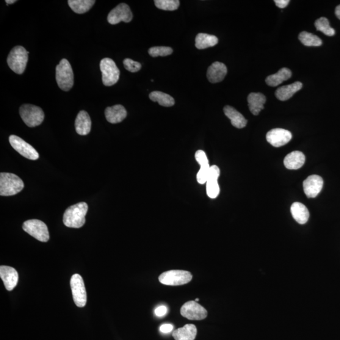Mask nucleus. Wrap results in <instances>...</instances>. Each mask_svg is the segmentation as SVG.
<instances>
[{
    "label": "nucleus",
    "instance_id": "9",
    "mask_svg": "<svg viewBox=\"0 0 340 340\" xmlns=\"http://www.w3.org/2000/svg\"><path fill=\"white\" fill-rule=\"evenodd\" d=\"M70 286L74 303L79 308H84L87 304V295L81 275L76 273L72 276Z\"/></svg>",
    "mask_w": 340,
    "mask_h": 340
},
{
    "label": "nucleus",
    "instance_id": "40",
    "mask_svg": "<svg viewBox=\"0 0 340 340\" xmlns=\"http://www.w3.org/2000/svg\"><path fill=\"white\" fill-rule=\"evenodd\" d=\"M16 2V0H6V3L7 5H11L15 4Z\"/></svg>",
    "mask_w": 340,
    "mask_h": 340
},
{
    "label": "nucleus",
    "instance_id": "12",
    "mask_svg": "<svg viewBox=\"0 0 340 340\" xmlns=\"http://www.w3.org/2000/svg\"><path fill=\"white\" fill-rule=\"evenodd\" d=\"M132 18H133V15L128 5L126 4H121L113 8L109 13L107 21L109 24L115 25L120 23L121 22L129 23L132 21Z\"/></svg>",
    "mask_w": 340,
    "mask_h": 340
},
{
    "label": "nucleus",
    "instance_id": "39",
    "mask_svg": "<svg viewBox=\"0 0 340 340\" xmlns=\"http://www.w3.org/2000/svg\"><path fill=\"white\" fill-rule=\"evenodd\" d=\"M335 14L337 16V18L340 20V5L336 8L335 9Z\"/></svg>",
    "mask_w": 340,
    "mask_h": 340
},
{
    "label": "nucleus",
    "instance_id": "17",
    "mask_svg": "<svg viewBox=\"0 0 340 340\" xmlns=\"http://www.w3.org/2000/svg\"><path fill=\"white\" fill-rule=\"evenodd\" d=\"M0 277L4 282L5 288L8 291H12L18 284V274L14 268L1 266L0 267Z\"/></svg>",
    "mask_w": 340,
    "mask_h": 340
},
{
    "label": "nucleus",
    "instance_id": "19",
    "mask_svg": "<svg viewBox=\"0 0 340 340\" xmlns=\"http://www.w3.org/2000/svg\"><path fill=\"white\" fill-rule=\"evenodd\" d=\"M126 110L121 105H115L113 107H107L105 110L106 119L111 124H117L121 123L127 117Z\"/></svg>",
    "mask_w": 340,
    "mask_h": 340
},
{
    "label": "nucleus",
    "instance_id": "13",
    "mask_svg": "<svg viewBox=\"0 0 340 340\" xmlns=\"http://www.w3.org/2000/svg\"><path fill=\"white\" fill-rule=\"evenodd\" d=\"M292 135L287 130L276 128L271 130L266 135L267 142L274 147H281L292 139Z\"/></svg>",
    "mask_w": 340,
    "mask_h": 340
},
{
    "label": "nucleus",
    "instance_id": "27",
    "mask_svg": "<svg viewBox=\"0 0 340 340\" xmlns=\"http://www.w3.org/2000/svg\"><path fill=\"white\" fill-rule=\"evenodd\" d=\"M291 76V71L288 68H283L281 69L277 73L268 76L265 79V82L268 85L274 87L289 79Z\"/></svg>",
    "mask_w": 340,
    "mask_h": 340
},
{
    "label": "nucleus",
    "instance_id": "38",
    "mask_svg": "<svg viewBox=\"0 0 340 340\" xmlns=\"http://www.w3.org/2000/svg\"><path fill=\"white\" fill-rule=\"evenodd\" d=\"M274 2L278 8H284L289 5L290 1L289 0H275Z\"/></svg>",
    "mask_w": 340,
    "mask_h": 340
},
{
    "label": "nucleus",
    "instance_id": "3",
    "mask_svg": "<svg viewBox=\"0 0 340 340\" xmlns=\"http://www.w3.org/2000/svg\"><path fill=\"white\" fill-rule=\"evenodd\" d=\"M29 53L24 47L18 46L13 48L7 58L8 65L11 70L16 74H23L28 62Z\"/></svg>",
    "mask_w": 340,
    "mask_h": 340
},
{
    "label": "nucleus",
    "instance_id": "21",
    "mask_svg": "<svg viewBox=\"0 0 340 340\" xmlns=\"http://www.w3.org/2000/svg\"><path fill=\"white\" fill-rule=\"evenodd\" d=\"M306 157L302 152L295 151L284 158V165L289 170H298L305 164Z\"/></svg>",
    "mask_w": 340,
    "mask_h": 340
},
{
    "label": "nucleus",
    "instance_id": "30",
    "mask_svg": "<svg viewBox=\"0 0 340 340\" xmlns=\"http://www.w3.org/2000/svg\"><path fill=\"white\" fill-rule=\"evenodd\" d=\"M149 98L152 101L157 102L160 106L163 107H171L175 105V99L172 96L168 94L159 92V91H154L149 94Z\"/></svg>",
    "mask_w": 340,
    "mask_h": 340
},
{
    "label": "nucleus",
    "instance_id": "35",
    "mask_svg": "<svg viewBox=\"0 0 340 340\" xmlns=\"http://www.w3.org/2000/svg\"><path fill=\"white\" fill-rule=\"evenodd\" d=\"M124 65L126 70L131 72V73H136L142 68V65L139 63L134 62L133 60L129 59V58L124 59Z\"/></svg>",
    "mask_w": 340,
    "mask_h": 340
},
{
    "label": "nucleus",
    "instance_id": "15",
    "mask_svg": "<svg viewBox=\"0 0 340 340\" xmlns=\"http://www.w3.org/2000/svg\"><path fill=\"white\" fill-rule=\"evenodd\" d=\"M323 179L319 175L309 176L303 182V189L308 198H315L322 191Z\"/></svg>",
    "mask_w": 340,
    "mask_h": 340
},
{
    "label": "nucleus",
    "instance_id": "18",
    "mask_svg": "<svg viewBox=\"0 0 340 340\" xmlns=\"http://www.w3.org/2000/svg\"><path fill=\"white\" fill-rule=\"evenodd\" d=\"M228 73L226 66L220 62H215L209 66L207 70V77L212 84L222 82Z\"/></svg>",
    "mask_w": 340,
    "mask_h": 340
},
{
    "label": "nucleus",
    "instance_id": "16",
    "mask_svg": "<svg viewBox=\"0 0 340 340\" xmlns=\"http://www.w3.org/2000/svg\"><path fill=\"white\" fill-rule=\"evenodd\" d=\"M195 157L196 161L201 166V169L197 175V181L198 184H205L208 178L210 168H211L208 158H207L205 152L203 150H198L196 152Z\"/></svg>",
    "mask_w": 340,
    "mask_h": 340
},
{
    "label": "nucleus",
    "instance_id": "11",
    "mask_svg": "<svg viewBox=\"0 0 340 340\" xmlns=\"http://www.w3.org/2000/svg\"><path fill=\"white\" fill-rule=\"evenodd\" d=\"M181 312L182 316L190 320H203L207 316L206 309L196 301L185 303L182 307Z\"/></svg>",
    "mask_w": 340,
    "mask_h": 340
},
{
    "label": "nucleus",
    "instance_id": "34",
    "mask_svg": "<svg viewBox=\"0 0 340 340\" xmlns=\"http://www.w3.org/2000/svg\"><path fill=\"white\" fill-rule=\"evenodd\" d=\"M149 54L151 57L167 56L173 53V49L170 47H153L149 49Z\"/></svg>",
    "mask_w": 340,
    "mask_h": 340
},
{
    "label": "nucleus",
    "instance_id": "7",
    "mask_svg": "<svg viewBox=\"0 0 340 340\" xmlns=\"http://www.w3.org/2000/svg\"><path fill=\"white\" fill-rule=\"evenodd\" d=\"M192 275L188 271L170 270L163 273L159 276V281L167 286H182L192 281Z\"/></svg>",
    "mask_w": 340,
    "mask_h": 340
},
{
    "label": "nucleus",
    "instance_id": "28",
    "mask_svg": "<svg viewBox=\"0 0 340 340\" xmlns=\"http://www.w3.org/2000/svg\"><path fill=\"white\" fill-rule=\"evenodd\" d=\"M216 36L200 33L195 38V46L198 49H205L217 45Z\"/></svg>",
    "mask_w": 340,
    "mask_h": 340
},
{
    "label": "nucleus",
    "instance_id": "33",
    "mask_svg": "<svg viewBox=\"0 0 340 340\" xmlns=\"http://www.w3.org/2000/svg\"><path fill=\"white\" fill-rule=\"evenodd\" d=\"M154 4L160 10L174 11L178 9L179 2L178 0H155Z\"/></svg>",
    "mask_w": 340,
    "mask_h": 340
},
{
    "label": "nucleus",
    "instance_id": "41",
    "mask_svg": "<svg viewBox=\"0 0 340 340\" xmlns=\"http://www.w3.org/2000/svg\"><path fill=\"white\" fill-rule=\"evenodd\" d=\"M199 301L198 298H196L195 301H196V302H197V301Z\"/></svg>",
    "mask_w": 340,
    "mask_h": 340
},
{
    "label": "nucleus",
    "instance_id": "2",
    "mask_svg": "<svg viewBox=\"0 0 340 340\" xmlns=\"http://www.w3.org/2000/svg\"><path fill=\"white\" fill-rule=\"evenodd\" d=\"M24 188L22 179L13 173L0 174V195L12 196L17 194Z\"/></svg>",
    "mask_w": 340,
    "mask_h": 340
},
{
    "label": "nucleus",
    "instance_id": "29",
    "mask_svg": "<svg viewBox=\"0 0 340 340\" xmlns=\"http://www.w3.org/2000/svg\"><path fill=\"white\" fill-rule=\"evenodd\" d=\"M95 0H69V6L73 12L83 14L88 12L95 4Z\"/></svg>",
    "mask_w": 340,
    "mask_h": 340
},
{
    "label": "nucleus",
    "instance_id": "14",
    "mask_svg": "<svg viewBox=\"0 0 340 340\" xmlns=\"http://www.w3.org/2000/svg\"><path fill=\"white\" fill-rule=\"evenodd\" d=\"M220 176V170L217 166L213 165L210 168L208 178L206 182V191L208 197L215 198L219 194L220 188L218 178Z\"/></svg>",
    "mask_w": 340,
    "mask_h": 340
},
{
    "label": "nucleus",
    "instance_id": "24",
    "mask_svg": "<svg viewBox=\"0 0 340 340\" xmlns=\"http://www.w3.org/2000/svg\"><path fill=\"white\" fill-rule=\"evenodd\" d=\"M224 112L231 122L232 125L237 129L245 128L247 124V121L241 113L239 112L231 106H226L224 108Z\"/></svg>",
    "mask_w": 340,
    "mask_h": 340
},
{
    "label": "nucleus",
    "instance_id": "20",
    "mask_svg": "<svg viewBox=\"0 0 340 340\" xmlns=\"http://www.w3.org/2000/svg\"><path fill=\"white\" fill-rule=\"evenodd\" d=\"M92 128V121L88 113L82 110L77 115L75 120V128L77 133L86 135L90 133Z\"/></svg>",
    "mask_w": 340,
    "mask_h": 340
},
{
    "label": "nucleus",
    "instance_id": "6",
    "mask_svg": "<svg viewBox=\"0 0 340 340\" xmlns=\"http://www.w3.org/2000/svg\"><path fill=\"white\" fill-rule=\"evenodd\" d=\"M99 68L102 74V82L104 85L110 87L117 84L119 79L120 71L112 59L104 58L101 62Z\"/></svg>",
    "mask_w": 340,
    "mask_h": 340
},
{
    "label": "nucleus",
    "instance_id": "10",
    "mask_svg": "<svg viewBox=\"0 0 340 340\" xmlns=\"http://www.w3.org/2000/svg\"><path fill=\"white\" fill-rule=\"evenodd\" d=\"M9 142L12 148L26 158L30 160L38 159L39 154L32 146L22 138L15 135H10Z\"/></svg>",
    "mask_w": 340,
    "mask_h": 340
},
{
    "label": "nucleus",
    "instance_id": "1",
    "mask_svg": "<svg viewBox=\"0 0 340 340\" xmlns=\"http://www.w3.org/2000/svg\"><path fill=\"white\" fill-rule=\"evenodd\" d=\"M88 210L87 204L84 202L68 207L63 215V223L68 228H82L85 225Z\"/></svg>",
    "mask_w": 340,
    "mask_h": 340
},
{
    "label": "nucleus",
    "instance_id": "4",
    "mask_svg": "<svg viewBox=\"0 0 340 340\" xmlns=\"http://www.w3.org/2000/svg\"><path fill=\"white\" fill-rule=\"evenodd\" d=\"M56 78L59 87L63 91L68 92L74 85V74L70 62L63 59L56 67Z\"/></svg>",
    "mask_w": 340,
    "mask_h": 340
},
{
    "label": "nucleus",
    "instance_id": "26",
    "mask_svg": "<svg viewBox=\"0 0 340 340\" xmlns=\"http://www.w3.org/2000/svg\"><path fill=\"white\" fill-rule=\"evenodd\" d=\"M291 212L293 218L300 225H305L309 218V212L308 208L300 203H294L291 207Z\"/></svg>",
    "mask_w": 340,
    "mask_h": 340
},
{
    "label": "nucleus",
    "instance_id": "23",
    "mask_svg": "<svg viewBox=\"0 0 340 340\" xmlns=\"http://www.w3.org/2000/svg\"><path fill=\"white\" fill-rule=\"evenodd\" d=\"M302 88L303 84L299 82H294V84L291 85L283 86V87L278 88L276 90V97L281 101H287Z\"/></svg>",
    "mask_w": 340,
    "mask_h": 340
},
{
    "label": "nucleus",
    "instance_id": "8",
    "mask_svg": "<svg viewBox=\"0 0 340 340\" xmlns=\"http://www.w3.org/2000/svg\"><path fill=\"white\" fill-rule=\"evenodd\" d=\"M22 228L26 233L39 242L49 241V233L48 226L43 221L38 219L27 221L23 224Z\"/></svg>",
    "mask_w": 340,
    "mask_h": 340
},
{
    "label": "nucleus",
    "instance_id": "37",
    "mask_svg": "<svg viewBox=\"0 0 340 340\" xmlns=\"http://www.w3.org/2000/svg\"><path fill=\"white\" fill-rule=\"evenodd\" d=\"M173 326L171 324H164L160 326L159 330L163 333H168L172 331Z\"/></svg>",
    "mask_w": 340,
    "mask_h": 340
},
{
    "label": "nucleus",
    "instance_id": "25",
    "mask_svg": "<svg viewBox=\"0 0 340 340\" xmlns=\"http://www.w3.org/2000/svg\"><path fill=\"white\" fill-rule=\"evenodd\" d=\"M197 333V328L194 325L188 324L175 330L173 336L175 340H194Z\"/></svg>",
    "mask_w": 340,
    "mask_h": 340
},
{
    "label": "nucleus",
    "instance_id": "31",
    "mask_svg": "<svg viewBox=\"0 0 340 340\" xmlns=\"http://www.w3.org/2000/svg\"><path fill=\"white\" fill-rule=\"evenodd\" d=\"M298 39L304 45L308 47H319L323 44L319 37L308 32H301Z\"/></svg>",
    "mask_w": 340,
    "mask_h": 340
},
{
    "label": "nucleus",
    "instance_id": "32",
    "mask_svg": "<svg viewBox=\"0 0 340 340\" xmlns=\"http://www.w3.org/2000/svg\"><path fill=\"white\" fill-rule=\"evenodd\" d=\"M315 27L318 31L322 32L328 36H333L335 34V30L330 26V22L325 17H321L315 22Z\"/></svg>",
    "mask_w": 340,
    "mask_h": 340
},
{
    "label": "nucleus",
    "instance_id": "5",
    "mask_svg": "<svg viewBox=\"0 0 340 340\" xmlns=\"http://www.w3.org/2000/svg\"><path fill=\"white\" fill-rule=\"evenodd\" d=\"M19 112L22 119L29 128L40 126L44 119V113L42 109L34 105H23L20 108Z\"/></svg>",
    "mask_w": 340,
    "mask_h": 340
},
{
    "label": "nucleus",
    "instance_id": "36",
    "mask_svg": "<svg viewBox=\"0 0 340 340\" xmlns=\"http://www.w3.org/2000/svg\"><path fill=\"white\" fill-rule=\"evenodd\" d=\"M168 309L167 307L165 306H161L157 307V308L154 311V313H155L156 316L157 317H162L164 316L167 313Z\"/></svg>",
    "mask_w": 340,
    "mask_h": 340
},
{
    "label": "nucleus",
    "instance_id": "22",
    "mask_svg": "<svg viewBox=\"0 0 340 340\" xmlns=\"http://www.w3.org/2000/svg\"><path fill=\"white\" fill-rule=\"evenodd\" d=\"M248 107L254 115H258L264 109L266 97L261 93H251L248 96Z\"/></svg>",
    "mask_w": 340,
    "mask_h": 340
}]
</instances>
